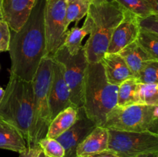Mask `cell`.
<instances>
[{"mask_svg":"<svg viewBox=\"0 0 158 157\" xmlns=\"http://www.w3.org/2000/svg\"><path fill=\"white\" fill-rule=\"evenodd\" d=\"M137 44L154 59L158 60V35L150 32H139Z\"/></svg>","mask_w":158,"mask_h":157,"instance_id":"25","label":"cell"},{"mask_svg":"<svg viewBox=\"0 0 158 157\" xmlns=\"http://www.w3.org/2000/svg\"><path fill=\"white\" fill-rule=\"evenodd\" d=\"M86 157H118L115 152L113 151L110 150V149H106L102 152H97V153L91 154V155H88Z\"/></svg>","mask_w":158,"mask_h":157,"instance_id":"29","label":"cell"},{"mask_svg":"<svg viewBox=\"0 0 158 157\" xmlns=\"http://www.w3.org/2000/svg\"><path fill=\"white\" fill-rule=\"evenodd\" d=\"M134 78L137 83H158V60L151 59L147 62L138 72L134 75Z\"/></svg>","mask_w":158,"mask_h":157,"instance_id":"24","label":"cell"},{"mask_svg":"<svg viewBox=\"0 0 158 157\" xmlns=\"http://www.w3.org/2000/svg\"><path fill=\"white\" fill-rule=\"evenodd\" d=\"M123 9L137 16H145L150 14H158V1L155 0H113Z\"/></svg>","mask_w":158,"mask_h":157,"instance_id":"20","label":"cell"},{"mask_svg":"<svg viewBox=\"0 0 158 157\" xmlns=\"http://www.w3.org/2000/svg\"><path fill=\"white\" fill-rule=\"evenodd\" d=\"M137 82L134 78H129L118 86L117 106L124 107L135 104V91Z\"/></svg>","mask_w":158,"mask_h":157,"instance_id":"23","label":"cell"},{"mask_svg":"<svg viewBox=\"0 0 158 157\" xmlns=\"http://www.w3.org/2000/svg\"><path fill=\"white\" fill-rule=\"evenodd\" d=\"M139 32L137 15L124 9L123 18L113 32L106 52L118 53L125 46L136 41Z\"/></svg>","mask_w":158,"mask_h":157,"instance_id":"12","label":"cell"},{"mask_svg":"<svg viewBox=\"0 0 158 157\" xmlns=\"http://www.w3.org/2000/svg\"><path fill=\"white\" fill-rule=\"evenodd\" d=\"M90 31L91 20L89 15L86 14V19L82 27H79L78 23L76 22L75 26L70 30H68L63 46L67 49L68 52L71 55H77L83 48V39L86 35L90 33Z\"/></svg>","mask_w":158,"mask_h":157,"instance_id":"19","label":"cell"},{"mask_svg":"<svg viewBox=\"0 0 158 157\" xmlns=\"http://www.w3.org/2000/svg\"><path fill=\"white\" fill-rule=\"evenodd\" d=\"M103 66L108 83L119 86L123 82L134 78L123 58L118 53H105L100 62Z\"/></svg>","mask_w":158,"mask_h":157,"instance_id":"14","label":"cell"},{"mask_svg":"<svg viewBox=\"0 0 158 157\" xmlns=\"http://www.w3.org/2000/svg\"><path fill=\"white\" fill-rule=\"evenodd\" d=\"M66 2H73V1H76V0H66Z\"/></svg>","mask_w":158,"mask_h":157,"instance_id":"35","label":"cell"},{"mask_svg":"<svg viewBox=\"0 0 158 157\" xmlns=\"http://www.w3.org/2000/svg\"><path fill=\"white\" fill-rule=\"evenodd\" d=\"M10 29L7 23L0 19V52L9 51Z\"/></svg>","mask_w":158,"mask_h":157,"instance_id":"28","label":"cell"},{"mask_svg":"<svg viewBox=\"0 0 158 157\" xmlns=\"http://www.w3.org/2000/svg\"><path fill=\"white\" fill-rule=\"evenodd\" d=\"M39 0H2V18L12 31H18L29 18Z\"/></svg>","mask_w":158,"mask_h":157,"instance_id":"13","label":"cell"},{"mask_svg":"<svg viewBox=\"0 0 158 157\" xmlns=\"http://www.w3.org/2000/svg\"><path fill=\"white\" fill-rule=\"evenodd\" d=\"M44 6L45 0H39L24 25L18 31L10 29V75L25 81H32L42 59L47 56Z\"/></svg>","mask_w":158,"mask_h":157,"instance_id":"1","label":"cell"},{"mask_svg":"<svg viewBox=\"0 0 158 157\" xmlns=\"http://www.w3.org/2000/svg\"><path fill=\"white\" fill-rule=\"evenodd\" d=\"M95 127L96 124L88 118L83 108L77 109V119L75 123L56 139L64 149V157H77V146Z\"/></svg>","mask_w":158,"mask_h":157,"instance_id":"10","label":"cell"},{"mask_svg":"<svg viewBox=\"0 0 158 157\" xmlns=\"http://www.w3.org/2000/svg\"><path fill=\"white\" fill-rule=\"evenodd\" d=\"M38 146L48 157H64V149L56 139L45 137L39 142Z\"/></svg>","mask_w":158,"mask_h":157,"instance_id":"26","label":"cell"},{"mask_svg":"<svg viewBox=\"0 0 158 157\" xmlns=\"http://www.w3.org/2000/svg\"><path fill=\"white\" fill-rule=\"evenodd\" d=\"M123 12L124 9L113 0H91L87 12L91 20V31L83 45L88 62L101 61L114 29L123 18Z\"/></svg>","mask_w":158,"mask_h":157,"instance_id":"2","label":"cell"},{"mask_svg":"<svg viewBox=\"0 0 158 157\" xmlns=\"http://www.w3.org/2000/svg\"><path fill=\"white\" fill-rule=\"evenodd\" d=\"M155 1H158V0H155Z\"/></svg>","mask_w":158,"mask_h":157,"instance_id":"36","label":"cell"},{"mask_svg":"<svg viewBox=\"0 0 158 157\" xmlns=\"http://www.w3.org/2000/svg\"><path fill=\"white\" fill-rule=\"evenodd\" d=\"M52 81L49 92L51 120L61 111L73 106L71 103L70 92L63 76L62 66L55 60L52 59Z\"/></svg>","mask_w":158,"mask_h":157,"instance_id":"11","label":"cell"},{"mask_svg":"<svg viewBox=\"0 0 158 157\" xmlns=\"http://www.w3.org/2000/svg\"><path fill=\"white\" fill-rule=\"evenodd\" d=\"M77 119V109L70 106L59 112L49 123L46 136L56 139L66 132L75 123Z\"/></svg>","mask_w":158,"mask_h":157,"instance_id":"17","label":"cell"},{"mask_svg":"<svg viewBox=\"0 0 158 157\" xmlns=\"http://www.w3.org/2000/svg\"><path fill=\"white\" fill-rule=\"evenodd\" d=\"M4 92H5V89H2V87H0V102H1L2 99L3 95H4Z\"/></svg>","mask_w":158,"mask_h":157,"instance_id":"33","label":"cell"},{"mask_svg":"<svg viewBox=\"0 0 158 157\" xmlns=\"http://www.w3.org/2000/svg\"><path fill=\"white\" fill-rule=\"evenodd\" d=\"M52 59L46 56L42 59L32 81V119L27 147H36L42 139L46 136L51 122L49 106V92L52 75Z\"/></svg>","mask_w":158,"mask_h":157,"instance_id":"5","label":"cell"},{"mask_svg":"<svg viewBox=\"0 0 158 157\" xmlns=\"http://www.w3.org/2000/svg\"><path fill=\"white\" fill-rule=\"evenodd\" d=\"M118 86L106 80L100 62L89 63L83 84V108L97 126H103L107 114L117 106Z\"/></svg>","mask_w":158,"mask_h":157,"instance_id":"3","label":"cell"},{"mask_svg":"<svg viewBox=\"0 0 158 157\" xmlns=\"http://www.w3.org/2000/svg\"><path fill=\"white\" fill-rule=\"evenodd\" d=\"M51 58L60 63L63 68L65 80L70 92V100L77 109L83 107V84L88 62L83 48L75 55H71L67 49L62 46Z\"/></svg>","mask_w":158,"mask_h":157,"instance_id":"7","label":"cell"},{"mask_svg":"<svg viewBox=\"0 0 158 157\" xmlns=\"http://www.w3.org/2000/svg\"><path fill=\"white\" fill-rule=\"evenodd\" d=\"M118 54L123 58L134 76L147 62L154 59L139 46L136 41L125 46Z\"/></svg>","mask_w":158,"mask_h":157,"instance_id":"18","label":"cell"},{"mask_svg":"<svg viewBox=\"0 0 158 157\" xmlns=\"http://www.w3.org/2000/svg\"><path fill=\"white\" fill-rule=\"evenodd\" d=\"M134 99L135 104L158 106V83H137Z\"/></svg>","mask_w":158,"mask_h":157,"instance_id":"21","label":"cell"},{"mask_svg":"<svg viewBox=\"0 0 158 157\" xmlns=\"http://www.w3.org/2000/svg\"><path fill=\"white\" fill-rule=\"evenodd\" d=\"M32 82L10 75L0 102V120L18 129L27 143L32 119Z\"/></svg>","mask_w":158,"mask_h":157,"instance_id":"4","label":"cell"},{"mask_svg":"<svg viewBox=\"0 0 158 157\" xmlns=\"http://www.w3.org/2000/svg\"><path fill=\"white\" fill-rule=\"evenodd\" d=\"M137 26L140 32L158 35V14H150L145 16H137Z\"/></svg>","mask_w":158,"mask_h":157,"instance_id":"27","label":"cell"},{"mask_svg":"<svg viewBox=\"0 0 158 157\" xmlns=\"http://www.w3.org/2000/svg\"><path fill=\"white\" fill-rule=\"evenodd\" d=\"M2 0H0V19L2 18Z\"/></svg>","mask_w":158,"mask_h":157,"instance_id":"34","label":"cell"},{"mask_svg":"<svg viewBox=\"0 0 158 157\" xmlns=\"http://www.w3.org/2000/svg\"><path fill=\"white\" fill-rule=\"evenodd\" d=\"M108 149L118 157H137L158 152V134L108 129Z\"/></svg>","mask_w":158,"mask_h":157,"instance_id":"8","label":"cell"},{"mask_svg":"<svg viewBox=\"0 0 158 157\" xmlns=\"http://www.w3.org/2000/svg\"><path fill=\"white\" fill-rule=\"evenodd\" d=\"M137 157H158V152H149V153L141 154V155H137Z\"/></svg>","mask_w":158,"mask_h":157,"instance_id":"31","label":"cell"},{"mask_svg":"<svg viewBox=\"0 0 158 157\" xmlns=\"http://www.w3.org/2000/svg\"><path fill=\"white\" fill-rule=\"evenodd\" d=\"M66 0H45L44 32L46 55L52 58L63 46L68 32Z\"/></svg>","mask_w":158,"mask_h":157,"instance_id":"9","label":"cell"},{"mask_svg":"<svg viewBox=\"0 0 158 157\" xmlns=\"http://www.w3.org/2000/svg\"><path fill=\"white\" fill-rule=\"evenodd\" d=\"M34 157H48V156H47V155H45L44 152L42 151V149H40V146H39L38 149H37V151H36V153H35V156H34Z\"/></svg>","mask_w":158,"mask_h":157,"instance_id":"32","label":"cell"},{"mask_svg":"<svg viewBox=\"0 0 158 157\" xmlns=\"http://www.w3.org/2000/svg\"><path fill=\"white\" fill-rule=\"evenodd\" d=\"M39 146L36 147H27V149L23 152L19 153V157H34L36 151L38 149Z\"/></svg>","mask_w":158,"mask_h":157,"instance_id":"30","label":"cell"},{"mask_svg":"<svg viewBox=\"0 0 158 157\" xmlns=\"http://www.w3.org/2000/svg\"><path fill=\"white\" fill-rule=\"evenodd\" d=\"M0 149L20 153L27 149V143L18 129L0 120Z\"/></svg>","mask_w":158,"mask_h":157,"instance_id":"16","label":"cell"},{"mask_svg":"<svg viewBox=\"0 0 158 157\" xmlns=\"http://www.w3.org/2000/svg\"><path fill=\"white\" fill-rule=\"evenodd\" d=\"M91 0H76L67 2L66 10V26L70 23H78L87 14Z\"/></svg>","mask_w":158,"mask_h":157,"instance_id":"22","label":"cell"},{"mask_svg":"<svg viewBox=\"0 0 158 157\" xmlns=\"http://www.w3.org/2000/svg\"><path fill=\"white\" fill-rule=\"evenodd\" d=\"M103 127L118 131L151 132L158 134V106H116L107 114Z\"/></svg>","mask_w":158,"mask_h":157,"instance_id":"6","label":"cell"},{"mask_svg":"<svg viewBox=\"0 0 158 157\" xmlns=\"http://www.w3.org/2000/svg\"><path fill=\"white\" fill-rule=\"evenodd\" d=\"M108 137L107 129L97 126L77 146L76 156L86 157L108 149Z\"/></svg>","mask_w":158,"mask_h":157,"instance_id":"15","label":"cell"}]
</instances>
